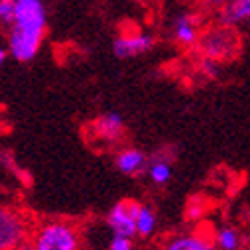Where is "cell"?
<instances>
[{"mask_svg":"<svg viewBox=\"0 0 250 250\" xmlns=\"http://www.w3.org/2000/svg\"><path fill=\"white\" fill-rule=\"evenodd\" d=\"M30 240L36 250H76L80 246V232L70 222L52 220L40 224Z\"/></svg>","mask_w":250,"mask_h":250,"instance_id":"1","label":"cell"},{"mask_svg":"<svg viewBox=\"0 0 250 250\" xmlns=\"http://www.w3.org/2000/svg\"><path fill=\"white\" fill-rule=\"evenodd\" d=\"M198 46H200V52L206 58L220 62V60L234 56V52L238 48V36L232 30V24L222 22L220 26L208 28L198 38Z\"/></svg>","mask_w":250,"mask_h":250,"instance_id":"2","label":"cell"},{"mask_svg":"<svg viewBox=\"0 0 250 250\" xmlns=\"http://www.w3.org/2000/svg\"><path fill=\"white\" fill-rule=\"evenodd\" d=\"M42 32H30L24 28H18L14 24H10L8 30V40H6V48L10 52V56L18 62H30L42 44Z\"/></svg>","mask_w":250,"mask_h":250,"instance_id":"3","label":"cell"},{"mask_svg":"<svg viewBox=\"0 0 250 250\" xmlns=\"http://www.w3.org/2000/svg\"><path fill=\"white\" fill-rule=\"evenodd\" d=\"M28 240V224L18 212L2 208L0 212V248H20Z\"/></svg>","mask_w":250,"mask_h":250,"instance_id":"4","label":"cell"},{"mask_svg":"<svg viewBox=\"0 0 250 250\" xmlns=\"http://www.w3.org/2000/svg\"><path fill=\"white\" fill-rule=\"evenodd\" d=\"M140 202L136 200H122L112 206V210L108 212V228L114 234H122L134 238L138 236V228H136V216L140 212Z\"/></svg>","mask_w":250,"mask_h":250,"instance_id":"5","label":"cell"},{"mask_svg":"<svg viewBox=\"0 0 250 250\" xmlns=\"http://www.w3.org/2000/svg\"><path fill=\"white\" fill-rule=\"evenodd\" d=\"M14 26L24 28L30 32H42L46 30V8L40 0H22L16 2L14 14Z\"/></svg>","mask_w":250,"mask_h":250,"instance_id":"6","label":"cell"},{"mask_svg":"<svg viewBox=\"0 0 250 250\" xmlns=\"http://www.w3.org/2000/svg\"><path fill=\"white\" fill-rule=\"evenodd\" d=\"M154 46V36L148 32H128L114 40V54L118 58H132L148 52Z\"/></svg>","mask_w":250,"mask_h":250,"instance_id":"7","label":"cell"},{"mask_svg":"<svg viewBox=\"0 0 250 250\" xmlns=\"http://www.w3.org/2000/svg\"><path fill=\"white\" fill-rule=\"evenodd\" d=\"M90 132L94 138H98L104 144H114L124 134V120L116 112L102 114L90 124Z\"/></svg>","mask_w":250,"mask_h":250,"instance_id":"8","label":"cell"},{"mask_svg":"<svg viewBox=\"0 0 250 250\" xmlns=\"http://www.w3.org/2000/svg\"><path fill=\"white\" fill-rule=\"evenodd\" d=\"M114 162H116V168L122 174L136 176L146 168V154L138 148H122V150H118Z\"/></svg>","mask_w":250,"mask_h":250,"instance_id":"9","label":"cell"},{"mask_svg":"<svg viewBox=\"0 0 250 250\" xmlns=\"http://www.w3.org/2000/svg\"><path fill=\"white\" fill-rule=\"evenodd\" d=\"M164 248H168V250H210L216 246H214V242H210V238H206L202 234H176V236L168 238Z\"/></svg>","mask_w":250,"mask_h":250,"instance_id":"10","label":"cell"},{"mask_svg":"<svg viewBox=\"0 0 250 250\" xmlns=\"http://www.w3.org/2000/svg\"><path fill=\"white\" fill-rule=\"evenodd\" d=\"M174 40L182 46H192L198 40V28L194 24V18L190 14H182L174 22Z\"/></svg>","mask_w":250,"mask_h":250,"instance_id":"11","label":"cell"},{"mask_svg":"<svg viewBox=\"0 0 250 250\" xmlns=\"http://www.w3.org/2000/svg\"><path fill=\"white\" fill-rule=\"evenodd\" d=\"M250 20V0H228L222 10V22L238 24Z\"/></svg>","mask_w":250,"mask_h":250,"instance_id":"12","label":"cell"},{"mask_svg":"<svg viewBox=\"0 0 250 250\" xmlns=\"http://www.w3.org/2000/svg\"><path fill=\"white\" fill-rule=\"evenodd\" d=\"M136 228H138L140 238H150L152 232L156 230V214L150 206H146V204L140 206V212L136 216Z\"/></svg>","mask_w":250,"mask_h":250,"instance_id":"13","label":"cell"},{"mask_svg":"<svg viewBox=\"0 0 250 250\" xmlns=\"http://www.w3.org/2000/svg\"><path fill=\"white\" fill-rule=\"evenodd\" d=\"M170 174H172V168H170V162L168 158H162V156H156L154 160H150L148 164V176L154 184L162 186L170 180Z\"/></svg>","mask_w":250,"mask_h":250,"instance_id":"14","label":"cell"},{"mask_svg":"<svg viewBox=\"0 0 250 250\" xmlns=\"http://www.w3.org/2000/svg\"><path fill=\"white\" fill-rule=\"evenodd\" d=\"M214 246L222 250H236L240 246V234L234 228H222L214 236Z\"/></svg>","mask_w":250,"mask_h":250,"instance_id":"15","label":"cell"},{"mask_svg":"<svg viewBox=\"0 0 250 250\" xmlns=\"http://www.w3.org/2000/svg\"><path fill=\"white\" fill-rule=\"evenodd\" d=\"M16 14V0H0V20L2 24H12Z\"/></svg>","mask_w":250,"mask_h":250,"instance_id":"16","label":"cell"},{"mask_svg":"<svg viewBox=\"0 0 250 250\" xmlns=\"http://www.w3.org/2000/svg\"><path fill=\"white\" fill-rule=\"evenodd\" d=\"M110 250H130L132 248V238L128 236H122V234H114L112 240L108 242Z\"/></svg>","mask_w":250,"mask_h":250,"instance_id":"17","label":"cell"},{"mask_svg":"<svg viewBox=\"0 0 250 250\" xmlns=\"http://www.w3.org/2000/svg\"><path fill=\"white\" fill-rule=\"evenodd\" d=\"M226 2H228V0H210V4H214V6H222Z\"/></svg>","mask_w":250,"mask_h":250,"instance_id":"18","label":"cell"},{"mask_svg":"<svg viewBox=\"0 0 250 250\" xmlns=\"http://www.w3.org/2000/svg\"><path fill=\"white\" fill-rule=\"evenodd\" d=\"M16 2H22V0H16Z\"/></svg>","mask_w":250,"mask_h":250,"instance_id":"19","label":"cell"}]
</instances>
